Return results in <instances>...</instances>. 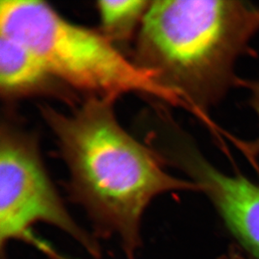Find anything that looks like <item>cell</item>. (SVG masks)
Listing matches in <instances>:
<instances>
[{"label":"cell","mask_w":259,"mask_h":259,"mask_svg":"<svg viewBox=\"0 0 259 259\" xmlns=\"http://www.w3.org/2000/svg\"><path fill=\"white\" fill-rule=\"evenodd\" d=\"M114 100L88 97L71 113L40 106L68 169L67 191L93 224L95 237H116L134 259L143 246L142 221L150 203L175 191H200L166 171L158 154L121 126Z\"/></svg>","instance_id":"6da1fadb"},{"label":"cell","mask_w":259,"mask_h":259,"mask_svg":"<svg viewBox=\"0 0 259 259\" xmlns=\"http://www.w3.org/2000/svg\"><path fill=\"white\" fill-rule=\"evenodd\" d=\"M259 7L238 0H155L136 41V62L155 71L183 109L210 124L208 113L242 79L239 58L254 53Z\"/></svg>","instance_id":"7a4b0ae2"},{"label":"cell","mask_w":259,"mask_h":259,"mask_svg":"<svg viewBox=\"0 0 259 259\" xmlns=\"http://www.w3.org/2000/svg\"><path fill=\"white\" fill-rule=\"evenodd\" d=\"M0 34L24 42L61 84L88 97L141 94L183 108L155 71L130 61L100 31L76 25L39 0H1Z\"/></svg>","instance_id":"3957f363"},{"label":"cell","mask_w":259,"mask_h":259,"mask_svg":"<svg viewBox=\"0 0 259 259\" xmlns=\"http://www.w3.org/2000/svg\"><path fill=\"white\" fill-rule=\"evenodd\" d=\"M45 223L68 235L94 257H102L95 235L69 212L45 167L36 144L27 135L2 126L0 134V250L6 257L10 242L34 245L52 259H62L32 232Z\"/></svg>","instance_id":"277c9868"},{"label":"cell","mask_w":259,"mask_h":259,"mask_svg":"<svg viewBox=\"0 0 259 259\" xmlns=\"http://www.w3.org/2000/svg\"><path fill=\"white\" fill-rule=\"evenodd\" d=\"M177 127L169 132L167 160L207 196L242 251L251 258L259 259V182L240 174L221 171Z\"/></svg>","instance_id":"5b68a950"},{"label":"cell","mask_w":259,"mask_h":259,"mask_svg":"<svg viewBox=\"0 0 259 259\" xmlns=\"http://www.w3.org/2000/svg\"><path fill=\"white\" fill-rule=\"evenodd\" d=\"M59 81L44 61L24 42L0 34V90L7 98L53 90Z\"/></svg>","instance_id":"8992f818"},{"label":"cell","mask_w":259,"mask_h":259,"mask_svg":"<svg viewBox=\"0 0 259 259\" xmlns=\"http://www.w3.org/2000/svg\"><path fill=\"white\" fill-rule=\"evenodd\" d=\"M151 1L102 0L97 2L100 32L110 41H126L140 30Z\"/></svg>","instance_id":"52a82bcc"},{"label":"cell","mask_w":259,"mask_h":259,"mask_svg":"<svg viewBox=\"0 0 259 259\" xmlns=\"http://www.w3.org/2000/svg\"><path fill=\"white\" fill-rule=\"evenodd\" d=\"M242 87L247 88L249 92V98L248 104L253 109L256 115L257 116L259 122V77L255 80H243ZM231 140L233 141L237 148L242 151V154L252 162L253 165L257 167L256 159L259 155V134L254 140L252 141H242L237 140L231 135H228Z\"/></svg>","instance_id":"ba28073f"},{"label":"cell","mask_w":259,"mask_h":259,"mask_svg":"<svg viewBox=\"0 0 259 259\" xmlns=\"http://www.w3.org/2000/svg\"><path fill=\"white\" fill-rule=\"evenodd\" d=\"M225 257L226 259H252L236 246L230 247L228 253L225 254Z\"/></svg>","instance_id":"9c48e42d"},{"label":"cell","mask_w":259,"mask_h":259,"mask_svg":"<svg viewBox=\"0 0 259 259\" xmlns=\"http://www.w3.org/2000/svg\"><path fill=\"white\" fill-rule=\"evenodd\" d=\"M218 259H226L225 256H224V255H223V256H222V257H219V258H218Z\"/></svg>","instance_id":"30bf717a"}]
</instances>
